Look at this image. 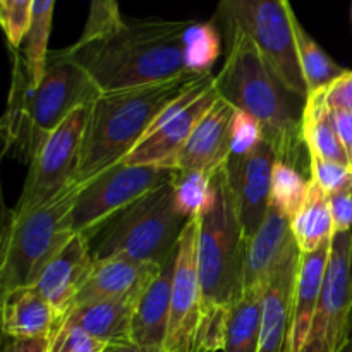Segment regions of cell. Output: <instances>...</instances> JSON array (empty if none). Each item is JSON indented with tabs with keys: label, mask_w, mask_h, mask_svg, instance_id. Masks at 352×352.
I'll return each instance as SVG.
<instances>
[{
	"label": "cell",
	"mask_w": 352,
	"mask_h": 352,
	"mask_svg": "<svg viewBox=\"0 0 352 352\" xmlns=\"http://www.w3.org/2000/svg\"><path fill=\"white\" fill-rule=\"evenodd\" d=\"M327 103L332 110L352 113V71L327 88Z\"/></svg>",
	"instance_id": "obj_36"
},
{
	"label": "cell",
	"mask_w": 352,
	"mask_h": 352,
	"mask_svg": "<svg viewBox=\"0 0 352 352\" xmlns=\"http://www.w3.org/2000/svg\"><path fill=\"white\" fill-rule=\"evenodd\" d=\"M57 0H33L30 31L24 40V62L33 86L40 85L48 58V38L52 31V17Z\"/></svg>",
	"instance_id": "obj_28"
},
{
	"label": "cell",
	"mask_w": 352,
	"mask_h": 352,
	"mask_svg": "<svg viewBox=\"0 0 352 352\" xmlns=\"http://www.w3.org/2000/svg\"><path fill=\"white\" fill-rule=\"evenodd\" d=\"M100 89L85 69L60 50L50 52L40 85L33 86L24 57L16 55L12 85L2 119L3 150L30 165L48 136L81 107L91 105Z\"/></svg>",
	"instance_id": "obj_4"
},
{
	"label": "cell",
	"mask_w": 352,
	"mask_h": 352,
	"mask_svg": "<svg viewBox=\"0 0 352 352\" xmlns=\"http://www.w3.org/2000/svg\"><path fill=\"white\" fill-rule=\"evenodd\" d=\"M277 160L274 148L263 141L250 153L232 155L227 162L226 174L248 239L256 234L270 208L272 172Z\"/></svg>",
	"instance_id": "obj_14"
},
{
	"label": "cell",
	"mask_w": 352,
	"mask_h": 352,
	"mask_svg": "<svg viewBox=\"0 0 352 352\" xmlns=\"http://www.w3.org/2000/svg\"><path fill=\"white\" fill-rule=\"evenodd\" d=\"M33 0H0V23L10 48H19L31 24Z\"/></svg>",
	"instance_id": "obj_33"
},
{
	"label": "cell",
	"mask_w": 352,
	"mask_h": 352,
	"mask_svg": "<svg viewBox=\"0 0 352 352\" xmlns=\"http://www.w3.org/2000/svg\"><path fill=\"white\" fill-rule=\"evenodd\" d=\"M296 41H298L299 65L308 95L327 89L347 72L327 55V52L309 36L299 21H296Z\"/></svg>",
	"instance_id": "obj_27"
},
{
	"label": "cell",
	"mask_w": 352,
	"mask_h": 352,
	"mask_svg": "<svg viewBox=\"0 0 352 352\" xmlns=\"http://www.w3.org/2000/svg\"><path fill=\"white\" fill-rule=\"evenodd\" d=\"M172 181L151 189L88 234L93 260L127 256L164 267L191 220L179 210Z\"/></svg>",
	"instance_id": "obj_6"
},
{
	"label": "cell",
	"mask_w": 352,
	"mask_h": 352,
	"mask_svg": "<svg viewBox=\"0 0 352 352\" xmlns=\"http://www.w3.org/2000/svg\"><path fill=\"white\" fill-rule=\"evenodd\" d=\"M296 243L301 253L316 251L323 243L333 237V217L329 196L323 189L311 181L309 195L301 212L291 222Z\"/></svg>",
	"instance_id": "obj_26"
},
{
	"label": "cell",
	"mask_w": 352,
	"mask_h": 352,
	"mask_svg": "<svg viewBox=\"0 0 352 352\" xmlns=\"http://www.w3.org/2000/svg\"><path fill=\"white\" fill-rule=\"evenodd\" d=\"M81 186L72 184L45 206L26 213L9 210L0 254L2 292L33 287L52 260L72 239V206Z\"/></svg>",
	"instance_id": "obj_7"
},
{
	"label": "cell",
	"mask_w": 352,
	"mask_h": 352,
	"mask_svg": "<svg viewBox=\"0 0 352 352\" xmlns=\"http://www.w3.org/2000/svg\"><path fill=\"white\" fill-rule=\"evenodd\" d=\"M332 239L323 243L316 251L301 253L294 287V301H292L291 329H289L285 352H301L306 340H308L313 316L318 308L323 284H325L327 267H329L330 251H332Z\"/></svg>",
	"instance_id": "obj_20"
},
{
	"label": "cell",
	"mask_w": 352,
	"mask_h": 352,
	"mask_svg": "<svg viewBox=\"0 0 352 352\" xmlns=\"http://www.w3.org/2000/svg\"><path fill=\"white\" fill-rule=\"evenodd\" d=\"M3 352H48V339H9Z\"/></svg>",
	"instance_id": "obj_39"
},
{
	"label": "cell",
	"mask_w": 352,
	"mask_h": 352,
	"mask_svg": "<svg viewBox=\"0 0 352 352\" xmlns=\"http://www.w3.org/2000/svg\"><path fill=\"white\" fill-rule=\"evenodd\" d=\"M175 201L179 210L188 219L199 217L213 201V182L212 177L201 172L179 170L174 181Z\"/></svg>",
	"instance_id": "obj_30"
},
{
	"label": "cell",
	"mask_w": 352,
	"mask_h": 352,
	"mask_svg": "<svg viewBox=\"0 0 352 352\" xmlns=\"http://www.w3.org/2000/svg\"><path fill=\"white\" fill-rule=\"evenodd\" d=\"M103 349L105 342L65 322H58L48 339V352H103Z\"/></svg>",
	"instance_id": "obj_34"
},
{
	"label": "cell",
	"mask_w": 352,
	"mask_h": 352,
	"mask_svg": "<svg viewBox=\"0 0 352 352\" xmlns=\"http://www.w3.org/2000/svg\"><path fill=\"white\" fill-rule=\"evenodd\" d=\"M265 141L260 122L250 113L236 110L232 120V155H246ZM230 155V157H232Z\"/></svg>",
	"instance_id": "obj_35"
},
{
	"label": "cell",
	"mask_w": 352,
	"mask_h": 352,
	"mask_svg": "<svg viewBox=\"0 0 352 352\" xmlns=\"http://www.w3.org/2000/svg\"><path fill=\"white\" fill-rule=\"evenodd\" d=\"M309 184H311V179L306 181L298 167L277 160L272 172L270 205L292 222L308 199Z\"/></svg>",
	"instance_id": "obj_29"
},
{
	"label": "cell",
	"mask_w": 352,
	"mask_h": 352,
	"mask_svg": "<svg viewBox=\"0 0 352 352\" xmlns=\"http://www.w3.org/2000/svg\"><path fill=\"white\" fill-rule=\"evenodd\" d=\"M223 31L227 58L215 78L219 95L237 110L254 117L278 160L301 170L305 153H309L302 140V110L296 109L292 100L299 96L282 85L246 33Z\"/></svg>",
	"instance_id": "obj_3"
},
{
	"label": "cell",
	"mask_w": 352,
	"mask_h": 352,
	"mask_svg": "<svg viewBox=\"0 0 352 352\" xmlns=\"http://www.w3.org/2000/svg\"><path fill=\"white\" fill-rule=\"evenodd\" d=\"M58 316L36 287L2 292V332L9 339H50Z\"/></svg>",
	"instance_id": "obj_22"
},
{
	"label": "cell",
	"mask_w": 352,
	"mask_h": 352,
	"mask_svg": "<svg viewBox=\"0 0 352 352\" xmlns=\"http://www.w3.org/2000/svg\"><path fill=\"white\" fill-rule=\"evenodd\" d=\"M91 105L74 110L34 153L14 212L26 213L45 206L76 184Z\"/></svg>",
	"instance_id": "obj_9"
},
{
	"label": "cell",
	"mask_w": 352,
	"mask_h": 352,
	"mask_svg": "<svg viewBox=\"0 0 352 352\" xmlns=\"http://www.w3.org/2000/svg\"><path fill=\"white\" fill-rule=\"evenodd\" d=\"M124 23L126 21L120 16L117 0H89L88 19L76 45H86L89 41L109 36L119 31Z\"/></svg>",
	"instance_id": "obj_31"
},
{
	"label": "cell",
	"mask_w": 352,
	"mask_h": 352,
	"mask_svg": "<svg viewBox=\"0 0 352 352\" xmlns=\"http://www.w3.org/2000/svg\"><path fill=\"white\" fill-rule=\"evenodd\" d=\"M294 248L298 243L291 220L270 205L260 229L248 239L244 289L265 287Z\"/></svg>",
	"instance_id": "obj_19"
},
{
	"label": "cell",
	"mask_w": 352,
	"mask_h": 352,
	"mask_svg": "<svg viewBox=\"0 0 352 352\" xmlns=\"http://www.w3.org/2000/svg\"><path fill=\"white\" fill-rule=\"evenodd\" d=\"M333 217V232L352 230V192L329 196Z\"/></svg>",
	"instance_id": "obj_37"
},
{
	"label": "cell",
	"mask_w": 352,
	"mask_h": 352,
	"mask_svg": "<svg viewBox=\"0 0 352 352\" xmlns=\"http://www.w3.org/2000/svg\"><path fill=\"white\" fill-rule=\"evenodd\" d=\"M175 258H177V251L168 258L167 263L162 267L160 274L151 280L146 291L138 299L133 316L131 339L140 346L164 349L168 329V316H170Z\"/></svg>",
	"instance_id": "obj_21"
},
{
	"label": "cell",
	"mask_w": 352,
	"mask_h": 352,
	"mask_svg": "<svg viewBox=\"0 0 352 352\" xmlns=\"http://www.w3.org/2000/svg\"><path fill=\"white\" fill-rule=\"evenodd\" d=\"M160 270V265L127 256L95 260L72 308L96 301L138 302Z\"/></svg>",
	"instance_id": "obj_16"
},
{
	"label": "cell",
	"mask_w": 352,
	"mask_h": 352,
	"mask_svg": "<svg viewBox=\"0 0 352 352\" xmlns=\"http://www.w3.org/2000/svg\"><path fill=\"white\" fill-rule=\"evenodd\" d=\"M332 117L340 141H342L344 148H346L347 151V157H349V164L352 168V113L340 112V110H332Z\"/></svg>",
	"instance_id": "obj_38"
},
{
	"label": "cell",
	"mask_w": 352,
	"mask_h": 352,
	"mask_svg": "<svg viewBox=\"0 0 352 352\" xmlns=\"http://www.w3.org/2000/svg\"><path fill=\"white\" fill-rule=\"evenodd\" d=\"M219 96L215 76L210 72L158 116L150 133L124 158V164L177 168L179 155L189 136Z\"/></svg>",
	"instance_id": "obj_11"
},
{
	"label": "cell",
	"mask_w": 352,
	"mask_h": 352,
	"mask_svg": "<svg viewBox=\"0 0 352 352\" xmlns=\"http://www.w3.org/2000/svg\"><path fill=\"white\" fill-rule=\"evenodd\" d=\"M103 352H164V349L140 346V344L133 342V340H127V342L105 344V349H103Z\"/></svg>",
	"instance_id": "obj_40"
},
{
	"label": "cell",
	"mask_w": 352,
	"mask_h": 352,
	"mask_svg": "<svg viewBox=\"0 0 352 352\" xmlns=\"http://www.w3.org/2000/svg\"><path fill=\"white\" fill-rule=\"evenodd\" d=\"M236 110V107L219 96L179 155V170L201 172L213 177L227 167L232 155V120Z\"/></svg>",
	"instance_id": "obj_15"
},
{
	"label": "cell",
	"mask_w": 352,
	"mask_h": 352,
	"mask_svg": "<svg viewBox=\"0 0 352 352\" xmlns=\"http://www.w3.org/2000/svg\"><path fill=\"white\" fill-rule=\"evenodd\" d=\"M301 250L294 248L265 285L258 352H285Z\"/></svg>",
	"instance_id": "obj_18"
},
{
	"label": "cell",
	"mask_w": 352,
	"mask_h": 352,
	"mask_svg": "<svg viewBox=\"0 0 352 352\" xmlns=\"http://www.w3.org/2000/svg\"><path fill=\"white\" fill-rule=\"evenodd\" d=\"M60 52L85 69L100 93H110L210 72L219 36L212 24L153 17L126 21L109 36Z\"/></svg>",
	"instance_id": "obj_1"
},
{
	"label": "cell",
	"mask_w": 352,
	"mask_h": 352,
	"mask_svg": "<svg viewBox=\"0 0 352 352\" xmlns=\"http://www.w3.org/2000/svg\"><path fill=\"white\" fill-rule=\"evenodd\" d=\"M198 243L199 217H192L179 241L164 352H198V336L201 327Z\"/></svg>",
	"instance_id": "obj_13"
},
{
	"label": "cell",
	"mask_w": 352,
	"mask_h": 352,
	"mask_svg": "<svg viewBox=\"0 0 352 352\" xmlns=\"http://www.w3.org/2000/svg\"><path fill=\"white\" fill-rule=\"evenodd\" d=\"M213 201L199 215L198 275L201 327L198 352L223 349L230 309L244 291L248 237L226 168L212 177Z\"/></svg>",
	"instance_id": "obj_2"
},
{
	"label": "cell",
	"mask_w": 352,
	"mask_h": 352,
	"mask_svg": "<svg viewBox=\"0 0 352 352\" xmlns=\"http://www.w3.org/2000/svg\"><path fill=\"white\" fill-rule=\"evenodd\" d=\"M265 287L244 289L230 309L223 352H258Z\"/></svg>",
	"instance_id": "obj_25"
},
{
	"label": "cell",
	"mask_w": 352,
	"mask_h": 352,
	"mask_svg": "<svg viewBox=\"0 0 352 352\" xmlns=\"http://www.w3.org/2000/svg\"><path fill=\"white\" fill-rule=\"evenodd\" d=\"M352 332V230L333 234L325 284L301 352H342Z\"/></svg>",
	"instance_id": "obj_12"
},
{
	"label": "cell",
	"mask_w": 352,
	"mask_h": 352,
	"mask_svg": "<svg viewBox=\"0 0 352 352\" xmlns=\"http://www.w3.org/2000/svg\"><path fill=\"white\" fill-rule=\"evenodd\" d=\"M309 174L311 181H315L327 196L352 192V168L349 165L309 155Z\"/></svg>",
	"instance_id": "obj_32"
},
{
	"label": "cell",
	"mask_w": 352,
	"mask_h": 352,
	"mask_svg": "<svg viewBox=\"0 0 352 352\" xmlns=\"http://www.w3.org/2000/svg\"><path fill=\"white\" fill-rule=\"evenodd\" d=\"M138 302L96 301L72 308L60 322L79 327L105 344L127 342L131 339L133 316Z\"/></svg>",
	"instance_id": "obj_23"
},
{
	"label": "cell",
	"mask_w": 352,
	"mask_h": 352,
	"mask_svg": "<svg viewBox=\"0 0 352 352\" xmlns=\"http://www.w3.org/2000/svg\"><path fill=\"white\" fill-rule=\"evenodd\" d=\"M302 140L309 155L351 167L347 151L333 124L332 110L327 103V89L306 96L302 107Z\"/></svg>",
	"instance_id": "obj_24"
},
{
	"label": "cell",
	"mask_w": 352,
	"mask_h": 352,
	"mask_svg": "<svg viewBox=\"0 0 352 352\" xmlns=\"http://www.w3.org/2000/svg\"><path fill=\"white\" fill-rule=\"evenodd\" d=\"M206 74L210 72H186L155 85L100 93L82 138L76 184H86L107 168L122 164L150 133L158 116Z\"/></svg>",
	"instance_id": "obj_5"
},
{
	"label": "cell",
	"mask_w": 352,
	"mask_h": 352,
	"mask_svg": "<svg viewBox=\"0 0 352 352\" xmlns=\"http://www.w3.org/2000/svg\"><path fill=\"white\" fill-rule=\"evenodd\" d=\"M223 30H239L256 43L282 85L308 96L296 41V16L289 0H220Z\"/></svg>",
	"instance_id": "obj_8"
},
{
	"label": "cell",
	"mask_w": 352,
	"mask_h": 352,
	"mask_svg": "<svg viewBox=\"0 0 352 352\" xmlns=\"http://www.w3.org/2000/svg\"><path fill=\"white\" fill-rule=\"evenodd\" d=\"M93 254L89 239L74 234L64 250L48 263L34 287L47 298L58 316V322L71 311L79 291L91 272Z\"/></svg>",
	"instance_id": "obj_17"
},
{
	"label": "cell",
	"mask_w": 352,
	"mask_h": 352,
	"mask_svg": "<svg viewBox=\"0 0 352 352\" xmlns=\"http://www.w3.org/2000/svg\"><path fill=\"white\" fill-rule=\"evenodd\" d=\"M342 352H352V332H351V337H349V340H347L346 347H344Z\"/></svg>",
	"instance_id": "obj_41"
},
{
	"label": "cell",
	"mask_w": 352,
	"mask_h": 352,
	"mask_svg": "<svg viewBox=\"0 0 352 352\" xmlns=\"http://www.w3.org/2000/svg\"><path fill=\"white\" fill-rule=\"evenodd\" d=\"M177 168L117 164L79 188L72 206V232L88 236L138 198L170 182Z\"/></svg>",
	"instance_id": "obj_10"
}]
</instances>
